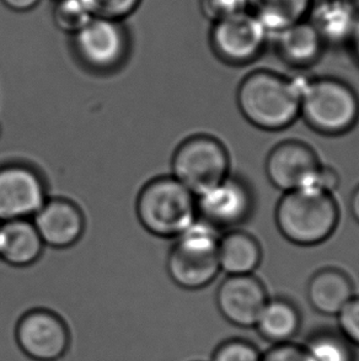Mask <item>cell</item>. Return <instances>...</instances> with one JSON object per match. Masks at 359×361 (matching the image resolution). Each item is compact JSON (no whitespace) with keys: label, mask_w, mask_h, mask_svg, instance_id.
Returning a JSON list of instances; mask_svg holds the SVG:
<instances>
[{"label":"cell","mask_w":359,"mask_h":361,"mask_svg":"<svg viewBox=\"0 0 359 361\" xmlns=\"http://www.w3.org/2000/svg\"><path fill=\"white\" fill-rule=\"evenodd\" d=\"M351 42L353 44V47H355V54L359 59V21L358 25H357V27L355 30V34L352 36V39H351Z\"/></svg>","instance_id":"cell-32"},{"label":"cell","mask_w":359,"mask_h":361,"mask_svg":"<svg viewBox=\"0 0 359 361\" xmlns=\"http://www.w3.org/2000/svg\"><path fill=\"white\" fill-rule=\"evenodd\" d=\"M268 34L250 11H244L214 23L210 44L224 63L246 66L263 54Z\"/></svg>","instance_id":"cell-7"},{"label":"cell","mask_w":359,"mask_h":361,"mask_svg":"<svg viewBox=\"0 0 359 361\" xmlns=\"http://www.w3.org/2000/svg\"><path fill=\"white\" fill-rule=\"evenodd\" d=\"M351 3H352V4L355 5V8H357V9H358L359 8V0H350Z\"/></svg>","instance_id":"cell-33"},{"label":"cell","mask_w":359,"mask_h":361,"mask_svg":"<svg viewBox=\"0 0 359 361\" xmlns=\"http://www.w3.org/2000/svg\"><path fill=\"white\" fill-rule=\"evenodd\" d=\"M204 18L217 23L219 20L248 11V0H199Z\"/></svg>","instance_id":"cell-26"},{"label":"cell","mask_w":359,"mask_h":361,"mask_svg":"<svg viewBox=\"0 0 359 361\" xmlns=\"http://www.w3.org/2000/svg\"><path fill=\"white\" fill-rule=\"evenodd\" d=\"M219 238V231L199 219L176 238L168 271L177 286L194 291L213 283L220 271Z\"/></svg>","instance_id":"cell-5"},{"label":"cell","mask_w":359,"mask_h":361,"mask_svg":"<svg viewBox=\"0 0 359 361\" xmlns=\"http://www.w3.org/2000/svg\"><path fill=\"white\" fill-rule=\"evenodd\" d=\"M137 212L153 235L177 238L199 219L197 197L175 178H159L141 190Z\"/></svg>","instance_id":"cell-4"},{"label":"cell","mask_w":359,"mask_h":361,"mask_svg":"<svg viewBox=\"0 0 359 361\" xmlns=\"http://www.w3.org/2000/svg\"><path fill=\"white\" fill-rule=\"evenodd\" d=\"M218 259L228 275H251L263 262V248L248 232L230 230L219 238Z\"/></svg>","instance_id":"cell-19"},{"label":"cell","mask_w":359,"mask_h":361,"mask_svg":"<svg viewBox=\"0 0 359 361\" xmlns=\"http://www.w3.org/2000/svg\"><path fill=\"white\" fill-rule=\"evenodd\" d=\"M253 207V190L238 176H229L213 189L197 196L199 220L217 231L235 230L251 217Z\"/></svg>","instance_id":"cell-9"},{"label":"cell","mask_w":359,"mask_h":361,"mask_svg":"<svg viewBox=\"0 0 359 361\" xmlns=\"http://www.w3.org/2000/svg\"><path fill=\"white\" fill-rule=\"evenodd\" d=\"M20 350L34 361H58L68 353L70 331L63 318L44 308L25 313L15 328Z\"/></svg>","instance_id":"cell-8"},{"label":"cell","mask_w":359,"mask_h":361,"mask_svg":"<svg viewBox=\"0 0 359 361\" xmlns=\"http://www.w3.org/2000/svg\"><path fill=\"white\" fill-rule=\"evenodd\" d=\"M353 298V283L340 269H321L308 283V300L311 307L326 316H337Z\"/></svg>","instance_id":"cell-16"},{"label":"cell","mask_w":359,"mask_h":361,"mask_svg":"<svg viewBox=\"0 0 359 361\" xmlns=\"http://www.w3.org/2000/svg\"><path fill=\"white\" fill-rule=\"evenodd\" d=\"M47 201L44 181L23 164L0 166V222L29 220Z\"/></svg>","instance_id":"cell-11"},{"label":"cell","mask_w":359,"mask_h":361,"mask_svg":"<svg viewBox=\"0 0 359 361\" xmlns=\"http://www.w3.org/2000/svg\"><path fill=\"white\" fill-rule=\"evenodd\" d=\"M336 317L346 341L359 345V298H352Z\"/></svg>","instance_id":"cell-27"},{"label":"cell","mask_w":359,"mask_h":361,"mask_svg":"<svg viewBox=\"0 0 359 361\" xmlns=\"http://www.w3.org/2000/svg\"><path fill=\"white\" fill-rule=\"evenodd\" d=\"M260 361H310L306 347H299L293 343L277 344L266 354L261 355Z\"/></svg>","instance_id":"cell-28"},{"label":"cell","mask_w":359,"mask_h":361,"mask_svg":"<svg viewBox=\"0 0 359 361\" xmlns=\"http://www.w3.org/2000/svg\"><path fill=\"white\" fill-rule=\"evenodd\" d=\"M299 326L301 316L296 306L284 298H276L268 300L255 328L263 339L277 345L289 343Z\"/></svg>","instance_id":"cell-21"},{"label":"cell","mask_w":359,"mask_h":361,"mask_svg":"<svg viewBox=\"0 0 359 361\" xmlns=\"http://www.w3.org/2000/svg\"><path fill=\"white\" fill-rule=\"evenodd\" d=\"M314 0H248V11L267 34L277 35L306 19Z\"/></svg>","instance_id":"cell-20"},{"label":"cell","mask_w":359,"mask_h":361,"mask_svg":"<svg viewBox=\"0 0 359 361\" xmlns=\"http://www.w3.org/2000/svg\"><path fill=\"white\" fill-rule=\"evenodd\" d=\"M8 9L16 13H26L34 9L41 3V0H0Z\"/></svg>","instance_id":"cell-30"},{"label":"cell","mask_w":359,"mask_h":361,"mask_svg":"<svg viewBox=\"0 0 359 361\" xmlns=\"http://www.w3.org/2000/svg\"><path fill=\"white\" fill-rule=\"evenodd\" d=\"M44 240L34 222L15 220L0 225V259L13 267H29L44 252Z\"/></svg>","instance_id":"cell-17"},{"label":"cell","mask_w":359,"mask_h":361,"mask_svg":"<svg viewBox=\"0 0 359 361\" xmlns=\"http://www.w3.org/2000/svg\"><path fill=\"white\" fill-rule=\"evenodd\" d=\"M230 157L222 142L197 135L182 142L172 159L174 178L196 197L213 189L229 176Z\"/></svg>","instance_id":"cell-6"},{"label":"cell","mask_w":359,"mask_h":361,"mask_svg":"<svg viewBox=\"0 0 359 361\" xmlns=\"http://www.w3.org/2000/svg\"><path fill=\"white\" fill-rule=\"evenodd\" d=\"M260 359L261 354L251 343L232 339L215 349L212 361H260Z\"/></svg>","instance_id":"cell-25"},{"label":"cell","mask_w":359,"mask_h":361,"mask_svg":"<svg viewBox=\"0 0 359 361\" xmlns=\"http://www.w3.org/2000/svg\"><path fill=\"white\" fill-rule=\"evenodd\" d=\"M94 19L82 0H58L54 5V25L65 34L77 35Z\"/></svg>","instance_id":"cell-22"},{"label":"cell","mask_w":359,"mask_h":361,"mask_svg":"<svg viewBox=\"0 0 359 361\" xmlns=\"http://www.w3.org/2000/svg\"><path fill=\"white\" fill-rule=\"evenodd\" d=\"M306 79L288 78L268 69L251 72L239 84V110L246 121L263 131L286 130L301 118Z\"/></svg>","instance_id":"cell-1"},{"label":"cell","mask_w":359,"mask_h":361,"mask_svg":"<svg viewBox=\"0 0 359 361\" xmlns=\"http://www.w3.org/2000/svg\"><path fill=\"white\" fill-rule=\"evenodd\" d=\"M350 211L353 219L359 224V186L355 188L350 199Z\"/></svg>","instance_id":"cell-31"},{"label":"cell","mask_w":359,"mask_h":361,"mask_svg":"<svg viewBox=\"0 0 359 361\" xmlns=\"http://www.w3.org/2000/svg\"><path fill=\"white\" fill-rule=\"evenodd\" d=\"M340 183L341 178L336 169H334L332 166L321 164L317 176H316L315 188L334 195V192L339 189Z\"/></svg>","instance_id":"cell-29"},{"label":"cell","mask_w":359,"mask_h":361,"mask_svg":"<svg viewBox=\"0 0 359 361\" xmlns=\"http://www.w3.org/2000/svg\"><path fill=\"white\" fill-rule=\"evenodd\" d=\"M325 44L315 27L303 20L276 35L277 54L284 63L294 68L315 64L324 52Z\"/></svg>","instance_id":"cell-18"},{"label":"cell","mask_w":359,"mask_h":361,"mask_svg":"<svg viewBox=\"0 0 359 361\" xmlns=\"http://www.w3.org/2000/svg\"><path fill=\"white\" fill-rule=\"evenodd\" d=\"M34 227L44 244L53 248H68L83 235L84 216L78 206L64 199L47 200L34 215Z\"/></svg>","instance_id":"cell-14"},{"label":"cell","mask_w":359,"mask_h":361,"mask_svg":"<svg viewBox=\"0 0 359 361\" xmlns=\"http://www.w3.org/2000/svg\"><path fill=\"white\" fill-rule=\"evenodd\" d=\"M310 361H353L345 338L322 334L313 338L306 347Z\"/></svg>","instance_id":"cell-23"},{"label":"cell","mask_w":359,"mask_h":361,"mask_svg":"<svg viewBox=\"0 0 359 361\" xmlns=\"http://www.w3.org/2000/svg\"><path fill=\"white\" fill-rule=\"evenodd\" d=\"M94 18L122 21L133 14L141 0H82Z\"/></svg>","instance_id":"cell-24"},{"label":"cell","mask_w":359,"mask_h":361,"mask_svg":"<svg viewBox=\"0 0 359 361\" xmlns=\"http://www.w3.org/2000/svg\"><path fill=\"white\" fill-rule=\"evenodd\" d=\"M321 163L314 149L296 140L281 142L272 148L265 171L272 185L283 192L315 188Z\"/></svg>","instance_id":"cell-12"},{"label":"cell","mask_w":359,"mask_h":361,"mask_svg":"<svg viewBox=\"0 0 359 361\" xmlns=\"http://www.w3.org/2000/svg\"><path fill=\"white\" fill-rule=\"evenodd\" d=\"M74 46L87 67L96 72H110L126 59L128 39L121 21L94 18L74 35Z\"/></svg>","instance_id":"cell-10"},{"label":"cell","mask_w":359,"mask_h":361,"mask_svg":"<svg viewBox=\"0 0 359 361\" xmlns=\"http://www.w3.org/2000/svg\"><path fill=\"white\" fill-rule=\"evenodd\" d=\"M301 116L320 135H345L358 122V95L341 79L306 78L301 92Z\"/></svg>","instance_id":"cell-3"},{"label":"cell","mask_w":359,"mask_h":361,"mask_svg":"<svg viewBox=\"0 0 359 361\" xmlns=\"http://www.w3.org/2000/svg\"><path fill=\"white\" fill-rule=\"evenodd\" d=\"M267 302L265 285L253 274L228 275L217 291L219 312L238 327H255Z\"/></svg>","instance_id":"cell-13"},{"label":"cell","mask_w":359,"mask_h":361,"mask_svg":"<svg viewBox=\"0 0 359 361\" xmlns=\"http://www.w3.org/2000/svg\"><path fill=\"white\" fill-rule=\"evenodd\" d=\"M309 21L326 44H342L352 39L358 25V9L350 0H319L313 3Z\"/></svg>","instance_id":"cell-15"},{"label":"cell","mask_w":359,"mask_h":361,"mask_svg":"<svg viewBox=\"0 0 359 361\" xmlns=\"http://www.w3.org/2000/svg\"><path fill=\"white\" fill-rule=\"evenodd\" d=\"M275 220L288 242L313 247L335 233L340 209L332 194L309 186L284 192L277 204Z\"/></svg>","instance_id":"cell-2"}]
</instances>
